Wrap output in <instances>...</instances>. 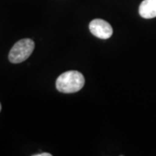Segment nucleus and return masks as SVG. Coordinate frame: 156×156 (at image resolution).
I'll return each instance as SVG.
<instances>
[{
	"instance_id": "1",
	"label": "nucleus",
	"mask_w": 156,
	"mask_h": 156,
	"mask_svg": "<svg viewBox=\"0 0 156 156\" xmlns=\"http://www.w3.org/2000/svg\"><path fill=\"white\" fill-rule=\"evenodd\" d=\"M85 79L82 73L70 70L62 73L56 79V87L62 93H75L83 89Z\"/></svg>"
},
{
	"instance_id": "2",
	"label": "nucleus",
	"mask_w": 156,
	"mask_h": 156,
	"mask_svg": "<svg viewBox=\"0 0 156 156\" xmlns=\"http://www.w3.org/2000/svg\"><path fill=\"white\" fill-rule=\"evenodd\" d=\"M35 48L31 39H22L17 42L9 53V60L12 63H20L28 59Z\"/></svg>"
},
{
	"instance_id": "3",
	"label": "nucleus",
	"mask_w": 156,
	"mask_h": 156,
	"mask_svg": "<svg viewBox=\"0 0 156 156\" xmlns=\"http://www.w3.org/2000/svg\"><path fill=\"white\" fill-rule=\"evenodd\" d=\"M89 30L95 37L100 39H108L113 34L112 26L102 19H94L89 23Z\"/></svg>"
},
{
	"instance_id": "4",
	"label": "nucleus",
	"mask_w": 156,
	"mask_h": 156,
	"mask_svg": "<svg viewBox=\"0 0 156 156\" xmlns=\"http://www.w3.org/2000/svg\"><path fill=\"white\" fill-rule=\"evenodd\" d=\"M140 17L150 19L156 17V0H143L139 7Z\"/></svg>"
},
{
	"instance_id": "5",
	"label": "nucleus",
	"mask_w": 156,
	"mask_h": 156,
	"mask_svg": "<svg viewBox=\"0 0 156 156\" xmlns=\"http://www.w3.org/2000/svg\"><path fill=\"white\" fill-rule=\"evenodd\" d=\"M33 156H51V154H50V153H42V154H34Z\"/></svg>"
},
{
	"instance_id": "6",
	"label": "nucleus",
	"mask_w": 156,
	"mask_h": 156,
	"mask_svg": "<svg viewBox=\"0 0 156 156\" xmlns=\"http://www.w3.org/2000/svg\"><path fill=\"white\" fill-rule=\"evenodd\" d=\"M1 108H2V107H1V104H0V111H1Z\"/></svg>"
}]
</instances>
